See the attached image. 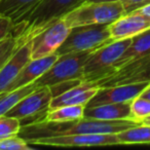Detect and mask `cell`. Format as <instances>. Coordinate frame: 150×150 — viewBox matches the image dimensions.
Instances as JSON below:
<instances>
[{"instance_id":"obj_1","label":"cell","mask_w":150,"mask_h":150,"mask_svg":"<svg viewBox=\"0 0 150 150\" xmlns=\"http://www.w3.org/2000/svg\"><path fill=\"white\" fill-rule=\"evenodd\" d=\"M139 125H142V122L131 119L102 120L86 117L71 121H47L43 119L23 125L19 136L29 142L37 138L52 136L75 134H118Z\"/></svg>"},{"instance_id":"obj_2","label":"cell","mask_w":150,"mask_h":150,"mask_svg":"<svg viewBox=\"0 0 150 150\" xmlns=\"http://www.w3.org/2000/svg\"><path fill=\"white\" fill-rule=\"evenodd\" d=\"M84 1L86 0H41L33 11L15 24L11 35L17 36L20 45H24L39 32Z\"/></svg>"},{"instance_id":"obj_3","label":"cell","mask_w":150,"mask_h":150,"mask_svg":"<svg viewBox=\"0 0 150 150\" xmlns=\"http://www.w3.org/2000/svg\"><path fill=\"white\" fill-rule=\"evenodd\" d=\"M125 15L120 0L84 1L64 15L62 19L70 28L86 25H110Z\"/></svg>"},{"instance_id":"obj_4","label":"cell","mask_w":150,"mask_h":150,"mask_svg":"<svg viewBox=\"0 0 150 150\" xmlns=\"http://www.w3.org/2000/svg\"><path fill=\"white\" fill-rule=\"evenodd\" d=\"M132 42V38L115 40L91 52L83 66V81L97 82L114 72L115 65Z\"/></svg>"},{"instance_id":"obj_5","label":"cell","mask_w":150,"mask_h":150,"mask_svg":"<svg viewBox=\"0 0 150 150\" xmlns=\"http://www.w3.org/2000/svg\"><path fill=\"white\" fill-rule=\"evenodd\" d=\"M109 25H86L71 28L68 36L58 48L56 54L94 52L103 45L112 42Z\"/></svg>"},{"instance_id":"obj_6","label":"cell","mask_w":150,"mask_h":150,"mask_svg":"<svg viewBox=\"0 0 150 150\" xmlns=\"http://www.w3.org/2000/svg\"><path fill=\"white\" fill-rule=\"evenodd\" d=\"M91 52H68L60 54L50 68L34 81V84L37 88H40L52 86L67 80H82L83 66Z\"/></svg>"},{"instance_id":"obj_7","label":"cell","mask_w":150,"mask_h":150,"mask_svg":"<svg viewBox=\"0 0 150 150\" xmlns=\"http://www.w3.org/2000/svg\"><path fill=\"white\" fill-rule=\"evenodd\" d=\"M52 100V95L50 86H40L20 100L5 115L20 119V121L31 119L29 123L43 120Z\"/></svg>"},{"instance_id":"obj_8","label":"cell","mask_w":150,"mask_h":150,"mask_svg":"<svg viewBox=\"0 0 150 150\" xmlns=\"http://www.w3.org/2000/svg\"><path fill=\"white\" fill-rule=\"evenodd\" d=\"M150 81V54L129 61L113 73L97 81L99 88Z\"/></svg>"},{"instance_id":"obj_9","label":"cell","mask_w":150,"mask_h":150,"mask_svg":"<svg viewBox=\"0 0 150 150\" xmlns=\"http://www.w3.org/2000/svg\"><path fill=\"white\" fill-rule=\"evenodd\" d=\"M71 28L61 18L30 40L31 58L39 59L56 54L68 36Z\"/></svg>"},{"instance_id":"obj_10","label":"cell","mask_w":150,"mask_h":150,"mask_svg":"<svg viewBox=\"0 0 150 150\" xmlns=\"http://www.w3.org/2000/svg\"><path fill=\"white\" fill-rule=\"evenodd\" d=\"M34 145L58 146V147H90V146L118 145L117 134H75L67 136L42 137L29 141Z\"/></svg>"},{"instance_id":"obj_11","label":"cell","mask_w":150,"mask_h":150,"mask_svg":"<svg viewBox=\"0 0 150 150\" xmlns=\"http://www.w3.org/2000/svg\"><path fill=\"white\" fill-rule=\"evenodd\" d=\"M149 84L150 81L99 88L98 92L88 101L86 107H95L99 105L112 104V103L132 102L134 99L139 97Z\"/></svg>"},{"instance_id":"obj_12","label":"cell","mask_w":150,"mask_h":150,"mask_svg":"<svg viewBox=\"0 0 150 150\" xmlns=\"http://www.w3.org/2000/svg\"><path fill=\"white\" fill-rule=\"evenodd\" d=\"M148 29H150V18L137 11L122 16L109 25L113 41L133 38Z\"/></svg>"},{"instance_id":"obj_13","label":"cell","mask_w":150,"mask_h":150,"mask_svg":"<svg viewBox=\"0 0 150 150\" xmlns=\"http://www.w3.org/2000/svg\"><path fill=\"white\" fill-rule=\"evenodd\" d=\"M31 44L30 42L20 46L0 69V94L7 90L11 82L16 79L24 67L31 60Z\"/></svg>"},{"instance_id":"obj_14","label":"cell","mask_w":150,"mask_h":150,"mask_svg":"<svg viewBox=\"0 0 150 150\" xmlns=\"http://www.w3.org/2000/svg\"><path fill=\"white\" fill-rule=\"evenodd\" d=\"M58 58V54H52L43 57V58L31 59L5 92H11V91H15L26 86L28 84L34 83L36 79H38L42 74H44L50 68V66L56 62Z\"/></svg>"},{"instance_id":"obj_15","label":"cell","mask_w":150,"mask_h":150,"mask_svg":"<svg viewBox=\"0 0 150 150\" xmlns=\"http://www.w3.org/2000/svg\"><path fill=\"white\" fill-rule=\"evenodd\" d=\"M99 90L97 82L81 81L69 91L58 97L52 98L50 108L65 106V105H82L86 106L88 101L96 95Z\"/></svg>"},{"instance_id":"obj_16","label":"cell","mask_w":150,"mask_h":150,"mask_svg":"<svg viewBox=\"0 0 150 150\" xmlns=\"http://www.w3.org/2000/svg\"><path fill=\"white\" fill-rule=\"evenodd\" d=\"M83 117L102 119V120H119V119L134 120L132 117L131 102L112 103V104H104L95 107H86Z\"/></svg>"},{"instance_id":"obj_17","label":"cell","mask_w":150,"mask_h":150,"mask_svg":"<svg viewBox=\"0 0 150 150\" xmlns=\"http://www.w3.org/2000/svg\"><path fill=\"white\" fill-rule=\"evenodd\" d=\"M150 54V29L138 34L132 38L129 47L122 54L118 62L115 65V70L129 61L142 58ZM114 70V71H115Z\"/></svg>"},{"instance_id":"obj_18","label":"cell","mask_w":150,"mask_h":150,"mask_svg":"<svg viewBox=\"0 0 150 150\" xmlns=\"http://www.w3.org/2000/svg\"><path fill=\"white\" fill-rule=\"evenodd\" d=\"M40 2L41 0H0V13L9 17L16 24Z\"/></svg>"},{"instance_id":"obj_19","label":"cell","mask_w":150,"mask_h":150,"mask_svg":"<svg viewBox=\"0 0 150 150\" xmlns=\"http://www.w3.org/2000/svg\"><path fill=\"white\" fill-rule=\"evenodd\" d=\"M84 108L82 105H65V106L50 108L46 114L47 121H71L83 117Z\"/></svg>"},{"instance_id":"obj_20","label":"cell","mask_w":150,"mask_h":150,"mask_svg":"<svg viewBox=\"0 0 150 150\" xmlns=\"http://www.w3.org/2000/svg\"><path fill=\"white\" fill-rule=\"evenodd\" d=\"M120 144H150V125H139L117 134Z\"/></svg>"},{"instance_id":"obj_21","label":"cell","mask_w":150,"mask_h":150,"mask_svg":"<svg viewBox=\"0 0 150 150\" xmlns=\"http://www.w3.org/2000/svg\"><path fill=\"white\" fill-rule=\"evenodd\" d=\"M36 88L37 86L34 83H31L18 90L1 93L0 94V116L6 114L20 100H22L24 97L32 93Z\"/></svg>"},{"instance_id":"obj_22","label":"cell","mask_w":150,"mask_h":150,"mask_svg":"<svg viewBox=\"0 0 150 150\" xmlns=\"http://www.w3.org/2000/svg\"><path fill=\"white\" fill-rule=\"evenodd\" d=\"M21 127L22 125L20 119L6 115L0 116V140L19 135Z\"/></svg>"},{"instance_id":"obj_23","label":"cell","mask_w":150,"mask_h":150,"mask_svg":"<svg viewBox=\"0 0 150 150\" xmlns=\"http://www.w3.org/2000/svg\"><path fill=\"white\" fill-rule=\"evenodd\" d=\"M131 111L134 120L142 122L145 117L150 115V100L137 97L131 102Z\"/></svg>"},{"instance_id":"obj_24","label":"cell","mask_w":150,"mask_h":150,"mask_svg":"<svg viewBox=\"0 0 150 150\" xmlns=\"http://www.w3.org/2000/svg\"><path fill=\"white\" fill-rule=\"evenodd\" d=\"M20 42L17 36L11 35L0 42V69L8 61L13 52L20 47Z\"/></svg>"},{"instance_id":"obj_25","label":"cell","mask_w":150,"mask_h":150,"mask_svg":"<svg viewBox=\"0 0 150 150\" xmlns=\"http://www.w3.org/2000/svg\"><path fill=\"white\" fill-rule=\"evenodd\" d=\"M28 142L21 136H13L0 140V150H31Z\"/></svg>"},{"instance_id":"obj_26","label":"cell","mask_w":150,"mask_h":150,"mask_svg":"<svg viewBox=\"0 0 150 150\" xmlns=\"http://www.w3.org/2000/svg\"><path fill=\"white\" fill-rule=\"evenodd\" d=\"M15 29V23L9 17L0 13V42L11 36Z\"/></svg>"},{"instance_id":"obj_27","label":"cell","mask_w":150,"mask_h":150,"mask_svg":"<svg viewBox=\"0 0 150 150\" xmlns=\"http://www.w3.org/2000/svg\"><path fill=\"white\" fill-rule=\"evenodd\" d=\"M81 81L82 80H80V79L67 80V81H63V82H60V83H57V84H54V86H50L52 98L64 94L65 92H67V91H69L70 88H72L73 86L79 84Z\"/></svg>"},{"instance_id":"obj_28","label":"cell","mask_w":150,"mask_h":150,"mask_svg":"<svg viewBox=\"0 0 150 150\" xmlns=\"http://www.w3.org/2000/svg\"><path fill=\"white\" fill-rule=\"evenodd\" d=\"M120 1L122 3L123 7H125V15L133 13V11H137V9L150 3V0H120Z\"/></svg>"},{"instance_id":"obj_29","label":"cell","mask_w":150,"mask_h":150,"mask_svg":"<svg viewBox=\"0 0 150 150\" xmlns=\"http://www.w3.org/2000/svg\"><path fill=\"white\" fill-rule=\"evenodd\" d=\"M137 11H139V13H143V15L147 16L148 18H150V3L147 5H145V6L141 7V8L137 9Z\"/></svg>"},{"instance_id":"obj_30","label":"cell","mask_w":150,"mask_h":150,"mask_svg":"<svg viewBox=\"0 0 150 150\" xmlns=\"http://www.w3.org/2000/svg\"><path fill=\"white\" fill-rule=\"evenodd\" d=\"M140 97L147 99V100H150V84L143 91V92H142V94L140 95Z\"/></svg>"},{"instance_id":"obj_31","label":"cell","mask_w":150,"mask_h":150,"mask_svg":"<svg viewBox=\"0 0 150 150\" xmlns=\"http://www.w3.org/2000/svg\"><path fill=\"white\" fill-rule=\"evenodd\" d=\"M142 123L143 125H150V115L147 117H145V118L142 120Z\"/></svg>"},{"instance_id":"obj_32","label":"cell","mask_w":150,"mask_h":150,"mask_svg":"<svg viewBox=\"0 0 150 150\" xmlns=\"http://www.w3.org/2000/svg\"><path fill=\"white\" fill-rule=\"evenodd\" d=\"M86 1H114V0H86Z\"/></svg>"}]
</instances>
